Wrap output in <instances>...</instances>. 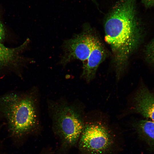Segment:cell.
Returning a JSON list of instances; mask_svg holds the SVG:
<instances>
[{
  "instance_id": "obj_1",
  "label": "cell",
  "mask_w": 154,
  "mask_h": 154,
  "mask_svg": "<svg viewBox=\"0 0 154 154\" xmlns=\"http://www.w3.org/2000/svg\"><path fill=\"white\" fill-rule=\"evenodd\" d=\"M104 29L105 40L112 51L118 81L144 37V28L137 14L136 0L117 1L108 14Z\"/></svg>"
},
{
  "instance_id": "obj_2",
  "label": "cell",
  "mask_w": 154,
  "mask_h": 154,
  "mask_svg": "<svg viewBox=\"0 0 154 154\" xmlns=\"http://www.w3.org/2000/svg\"><path fill=\"white\" fill-rule=\"evenodd\" d=\"M0 114L13 136L19 137L35 126L37 113L34 99L29 93L12 92L0 96Z\"/></svg>"
},
{
  "instance_id": "obj_3",
  "label": "cell",
  "mask_w": 154,
  "mask_h": 154,
  "mask_svg": "<svg viewBox=\"0 0 154 154\" xmlns=\"http://www.w3.org/2000/svg\"><path fill=\"white\" fill-rule=\"evenodd\" d=\"M54 108L53 117L59 131L68 143L74 144L84 127L80 115L71 105L58 104L54 106Z\"/></svg>"
},
{
  "instance_id": "obj_4",
  "label": "cell",
  "mask_w": 154,
  "mask_h": 154,
  "mask_svg": "<svg viewBox=\"0 0 154 154\" xmlns=\"http://www.w3.org/2000/svg\"><path fill=\"white\" fill-rule=\"evenodd\" d=\"M80 136V147L88 154H105L113 143L110 131L105 126L98 123L86 125Z\"/></svg>"
},
{
  "instance_id": "obj_5",
  "label": "cell",
  "mask_w": 154,
  "mask_h": 154,
  "mask_svg": "<svg viewBox=\"0 0 154 154\" xmlns=\"http://www.w3.org/2000/svg\"><path fill=\"white\" fill-rule=\"evenodd\" d=\"M96 36L89 29L86 28L81 33L65 40L62 45L64 54L60 64L64 66L75 59L84 62L88 56Z\"/></svg>"
},
{
  "instance_id": "obj_6",
  "label": "cell",
  "mask_w": 154,
  "mask_h": 154,
  "mask_svg": "<svg viewBox=\"0 0 154 154\" xmlns=\"http://www.w3.org/2000/svg\"><path fill=\"white\" fill-rule=\"evenodd\" d=\"M135 112L154 122V96L144 86L137 91L134 98Z\"/></svg>"
},
{
  "instance_id": "obj_7",
  "label": "cell",
  "mask_w": 154,
  "mask_h": 154,
  "mask_svg": "<svg viewBox=\"0 0 154 154\" xmlns=\"http://www.w3.org/2000/svg\"><path fill=\"white\" fill-rule=\"evenodd\" d=\"M29 42L27 39L21 45L14 48H9L0 43V71L15 67L21 61V54Z\"/></svg>"
},
{
  "instance_id": "obj_8",
  "label": "cell",
  "mask_w": 154,
  "mask_h": 154,
  "mask_svg": "<svg viewBox=\"0 0 154 154\" xmlns=\"http://www.w3.org/2000/svg\"><path fill=\"white\" fill-rule=\"evenodd\" d=\"M135 126L139 134L154 153V122L141 120L137 122Z\"/></svg>"
},
{
  "instance_id": "obj_9",
  "label": "cell",
  "mask_w": 154,
  "mask_h": 154,
  "mask_svg": "<svg viewBox=\"0 0 154 154\" xmlns=\"http://www.w3.org/2000/svg\"><path fill=\"white\" fill-rule=\"evenodd\" d=\"M144 56L147 62L154 65V37L145 47Z\"/></svg>"
},
{
  "instance_id": "obj_10",
  "label": "cell",
  "mask_w": 154,
  "mask_h": 154,
  "mask_svg": "<svg viewBox=\"0 0 154 154\" xmlns=\"http://www.w3.org/2000/svg\"><path fill=\"white\" fill-rule=\"evenodd\" d=\"M141 1L146 8L154 7V0H141Z\"/></svg>"
},
{
  "instance_id": "obj_11",
  "label": "cell",
  "mask_w": 154,
  "mask_h": 154,
  "mask_svg": "<svg viewBox=\"0 0 154 154\" xmlns=\"http://www.w3.org/2000/svg\"><path fill=\"white\" fill-rule=\"evenodd\" d=\"M5 37V30L3 24L0 20V43L3 41Z\"/></svg>"
},
{
  "instance_id": "obj_12",
  "label": "cell",
  "mask_w": 154,
  "mask_h": 154,
  "mask_svg": "<svg viewBox=\"0 0 154 154\" xmlns=\"http://www.w3.org/2000/svg\"><path fill=\"white\" fill-rule=\"evenodd\" d=\"M97 6H98V3H97L96 1V0H91Z\"/></svg>"
}]
</instances>
